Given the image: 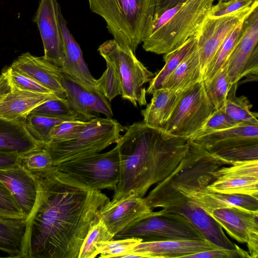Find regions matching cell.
<instances>
[{
    "label": "cell",
    "instance_id": "1",
    "mask_svg": "<svg viewBox=\"0 0 258 258\" xmlns=\"http://www.w3.org/2000/svg\"><path fill=\"white\" fill-rule=\"evenodd\" d=\"M31 173L37 196L26 218L23 258H78L90 227L109 198L56 166Z\"/></svg>",
    "mask_w": 258,
    "mask_h": 258
},
{
    "label": "cell",
    "instance_id": "2",
    "mask_svg": "<svg viewBox=\"0 0 258 258\" xmlns=\"http://www.w3.org/2000/svg\"><path fill=\"white\" fill-rule=\"evenodd\" d=\"M125 131L116 143L119 173L112 200L132 195L144 198L151 186L174 170L189 148L188 138L143 121L134 123Z\"/></svg>",
    "mask_w": 258,
    "mask_h": 258
},
{
    "label": "cell",
    "instance_id": "3",
    "mask_svg": "<svg viewBox=\"0 0 258 258\" xmlns=\"http://www.w3.org/2000/svg\"><path fill=\"white\" fill-rule=\"evenodd\" d=\"M98 51L104 59L106 68L102 76L95 80L96 87L111 101L118 95L135 106L147 104L144 85L150 82L154 74L136 56L128 47L113 39L102 44Z\"/></svg>",
    "mask_w": 258,
    "mask_h": 258
},
{
    "label": "cell",
    "instance_id": "4",
    "mask_svg": "<svg viewBox=\"0 0 258 258\" xmlns=\"http://www.w3.org/2000/svg\"><path fill=\"white\" fill-rule=\"evenodd\" d=\"M215 0H187L155 19L144 37L148 52L165 54L178 48L199 31Z\"/></svg>",
    "mask_w": 258,
    "mask_h": 258
},
{
    "label": "cell",
    "instance_id": "5",
    "mask_svg": "<svg viewBox=\"0 0 258 258\" xmlns=\"http://www.w3.org/2000/svg\"><path fill=\"white\" fill-rule=\"evenodd\" d=\"M105 20L109 32L134 53L155 19L157 0H88Z\"/></svg>",
    "mask_w": 258,
    "mask_h": 258
},
{
    "label": "cell",
    "instance_id": "6",
    "mask_svg": "<svg viewBox=\"0 0 258 258\" xmlns=\"http://www.w3.org/2000/svg\"><path fill=\"white\" fill-rule=\"evenodd\" d=\"M126 127L110 117H95L88 121L82 131L72 140L49 142L42 148L50 155L54 166L100 153L116 143Z\"/></svg>",
    "mask_w": 258,
    "mask_h": 258
},
{
    "label": "cell",
    "instance_id": "7",
    "mask_svg": "<svg viewBox=\"0 0 258 258\" xmlns=\"http://www.w3.org/2000/svg\"><path fill=\"white\" fill-rule=\"evenodd\" d=\"M134 237L142 242L170 240H206L184 216L163 210L154 213L130 228L117 233L113 239Z\"/></svg>",
    "mask_w": 258,
    "mask_h": 258
},
{
    "label": "cell",
    "instance_id": "8",
    "mask_svg": "<svg viewBox=\"0 0 258 258\" xmlns=\"http://www.w3.org/2000/svg\"><path fill=\"white\" fill-rule=\"evenodd\" d=\"M215 110L202 81L180 92L176 105L163 129L172 135L189 139Z\"/></svg>",
    "mask_w": 258,
    "mask_h": 258
},
{
    "label": "cell",
    "instance_id": "9",
    "mask_svg": "<svg viewBox=\"0 0 258 258\" xmlns=\"http://www.w3.org/2000/svg\"><path fill=\"white\" fill-rule=\"evenodd\" d=\"M58 169L93 189L113 190L118 183L119 156L116 146L112 150L69 160Z\"/></svg>",
    "mask_w": 258,
    "mask_h": 258
},
{
    "label": "cell",
    "instance_id": "10",
    "mask_svg": "<svg viewBox=\"0 0 258 258\" xmlns=\"http://www.w3.org/2000/svg\"><path fill=\"white\" fill-rule=\"evenodd\" d=\"M151 209L162 208L166 212L180 214L186 218L204 238L220 248L232 249L237 245L227 237L222 228L188 197L175 192L163 198L151 206Z\"/></svg>",
    "mask_w": 258,
    "mask_h": 258
},
{
    "label": "cell",
    "instance_id": "11",
    "mask_svg": "<svg viewBox=\"0 0 258 258\" xmlns=\"http://www.w3.org/2000/svg\"><path fill=\"white\" fill-rule=\"evenodd\" d=\"M256 7L258 0L249 6L229 14L215 18L208 16L205 19L196 35L203 77L225 38Z\"/></svg>",
    "mask_w": 258,
    "mask_h": 258
},
{
    "label": "cell",
    "instance_id": "12",
    "mask_svg": "<svg viewBox=\"0 0 258 258\" xmlns=\"http://www.w3.org/2000/svg\"><path fill=\"white\" fill-rule=\"evenodd\" d=\"M258 7L242 22L240 37L226 61L231 84L258 72Z\"/></svg>",
    "mask_w": 258,
    "mask_h": 258
},
{
    "label": "cell",
    "instance_id": "13",
    "mask_svg": "<svg viewBox=\"0 0 258 258\" xmlns=\"http://www.w3.org/2000/svg\"><path fill=\"white\" fill-rule=\"evenodd\" d=\"M216 172L218 177L204 187L206 191L258 198V159L236 161Z\"/></svg>",
    "mask_w": 258,
    "mask_h": 258
},
{
    "label": "cell",
    "instance_id": "14",
    "mask_svg": "<svg viewBox=\"0 0 258 258\" xmlns=\"http://www.w3.org/2000/svg\"><path fill=\"white\" fill-rule=\"evenodd\" d=\"M59 8L57 0H39L33 21L37 24L42 39L43 57L60 68L64 61V48L58 20Z\"/></svg>",
    "mask_w": 258,
    "mask_h": 258
},
{
    "label": "cell",
    "instance_id": "15",
    "mask_svg": "<svg viewBox=\"0 0 258 258\" xmlns=\"http://www.w3.org/2000/svg\"><path fill=\"white\" fill-rule=\"evenodd\" d=\"M152 210L148 206L144 198L132 195L110 200L99 211L96 220L103 221L114 237L152 215L154 213Z\"/></svg>",
    "mask_w": 258,
    "mask_h": 258
},
{
    "label": "cell",
    "instance_id": "16",
    "mask_svg": "<svg viewBox=\"0 0 258 258\" xmlns=\"http://www.w3.org/2000/svg\"><path fill=\"white\" fill-rule=\"evenodd\" d=\"M66 99L78 115L79 120L89 121L103 114L113 116L111 106L101 92L90 91L72 78L62 73L61 81Z\"/></svg>",
    "mask_w": 258,
    "mask_h": 258
},
{
    "label": "cell",
    "instance_id": "17",
    "mask_svg": "<svg viewBox=\"0 0 258 258\" xmlns=\"http://www.w3.org/2000/svg\"><path fill=\"white\" fill-rule=\"evenodd\" d=\"M58 20L63 40L64 58L60 67L62 73L74 79L86 89L100 92L96 87L95 80L84 61L79 44L69 30L61 11H58Z\"/></svg>",
    "mask_w": 258,
    "mask_h": 258
},
{
    "label": "cell",
    "instance_id": "18",
    "mask_svg": "<svg viewBox=\"0 0 258 258\" xmlns=\"http://www.w3.org/2000/svg\"><path fill=\"white\" fill-rule=\"evenodd\" d=\"M209 215L239 243L258 238V211L230 207L216 210Z\"/></svg>",
    "mask_w": 258,
    "mask_h": 258
},
{
    "label": "cell",
    "instance_id": "19",
    "mask_svg": "<svg viewBox=\"0 0 258 258\" xmlns=\"http://www.w3.org/2000/svg\"><path fill=\"white\" fill-rule=\"evenodd\" d=\"M12 68L31 78L59 97L66 98L61 81L60 68L50 63L43 57L27 52L19 56L12 63Z\"/></svg>",
    "mask_w": 258,
    "mask_h": 258
},
{
    "label": "cell",
    "instance_id": "20",
    "mask_svg": "<svg viewBox=\"0 0 258 258\" xmlns=\"http://www.w3.org/2000/svg\"><path fill=\"white\" fill-rule=\"evenodd\" d=\"M219 248L207 240H170L141 242L132 251L140 252L142 258H173L185 257L197 252Z\"/></svg>",
    "mask_w": 258,
    "mask_h": 258
},
{
    "label": "cell",
    "instance_id": "21",
    "mask_svg": "<svg viewBox=\"0 0 258 258\" xmlns=\"http://www.w3.org/2000/svg\"><path fill=\"white\" fill-rule=\"evenodd\" d=\"M0 180L6 185L26 218L34 207L37 182L32 173L21 164L0 170Z\"/></svg>",
    "mask_w": 258,
    "mask_h": 258
},
{
    "label": "cell",
    "instance_id": "22",
    "mask_svg": "<svg viewBox=\"0 0 258 258\" xmlns=\"http://www.w3.org/2000/svg\"><path fill=\"white\" fill-rule=\"evenodd\" d=\"M204 187L199 188L197 190H179L168 196L175 192H179L189 198L194 203L208 215L216 210L230 207H238L258 211V198L244 194L208 192L204 190Z\"/></svg>",
    "mask_w": 258,
    "mask_h": 258
},
{
    "label": "cell",
    "instance_id": "23",
    "mask_svg": "<svg viewBox=\"0 0 258 258\" xmlns=\"http://www.w3.org/2000/svg\"><path fill=\"white\" fill-rule=\"evenodd\" d=\"M191 142L200 145L210 153L241 145L258 142V125H235Z\"/></svg>",
    "mask_w": 258,
    "mask_h": 258
},
{
    "label": "cell",
    "instance_id": "24",
    "mask_svg": "<svg viewBox=\"0 0 258 258\" xmlns=\"http://www.w3.org/2000/svg\"><path fill=\"white\" fill-rule=\"evenodd\" d=\"M56 97H60L55 94H42L11 89L0 102V117L25 122L28 115L35 107L46 100Z\"/></svg>",
    "mask_w": 258,
    "mask_h": 258
},
{
    "label": "cell",
    "instance_id": "25",
    "mask_svg": "<svg viewBox=\"0 0 258 258\" xmlns=\"http://www.w3.org/2000/svg\"><path fill=\"white\" fill-rule=\"evenodd\" d=\"M24 122L0 117V150L24 154L42 147L29 134Z\"/></svg>",
    "mask_w": 258,
    "mask_h": 258
},
{
    "label": "cell",
    "instance_id": "26",
    "mask_svg": "<svg viewBox=\"0 0 258 258\" xmlns=\"http://www.w3.org/2000/svg\"><path fill=\"white\" fill-rule=\"evenodd\" d=\"M179 93L164 88L154 91L150 102L141 110L143 121L163 128L176 105Z\"/></svg>",
    "mask_w": 258,
    "mask_h": 258
},
{
    "label": "cell",
    "instance_id": "27",
    "mask_svg": "<svg viewBox=\"0 0 258 258\" xmlns=\"http://www.w3.org/2000/svg\"><path fill=\"white\" fill-rule=\"evenodd\" d=\"M202 81L203 74L196 46L182 60L162 88L180 92Z\"/></svg>",
    "mask_w": 258,
    "mask_h": 258
},
{
    "label": "cell",
    "instance_id": "28",
    "mask_svg": "<svg viewBox=\"0 0 258 258\" xmlns=\"http://www.w3.org/2000/svg\"><path fill=\"white\" fill-rule=\"evenodd\" d=\"M26 220L0 217V250L9 257H23Z\"/></svg>",
    "mask_w": 258,
    "mask_h": 258
},
{
    "label": "cell",
    "instance_id": "29",
    "mask_svg": "<svg viewBox=\"0 0 258 258\" xmlns=\"http://www.w3.org/2000/svg\"><path fill=\"white\" fill-rule=\"evenodd\" d=\"M196 46L197 38L195 36L188 39L175 49L164 54L163 59L165 64L150 81L146 93L152 94L154 91L161 88L182 60L193 51Z\"/></svg>",
    "mask_w": 258,
    "mask_h": 258
},
{
    "label": "cell",
    "instance_id": "30",
    "mask_svg": "<svg viewBox=\"0 0 258 258\" xmlns=\"http://www.w3.org/2000/svg\"><path fill=\"white\" fill-rule=\"evenodd\" d=\"M237 86L238 83L232 85L221 109L236 125H258V114L250 110L252 105L247 98L236 96Z\"/></svg>",
    "mask_w": 258,
    "mask_h": 258
},
{
    "label": "cell",
    "instance_id": "31",
    "mask_svg": "<svg viewBox=\"0 0 258 258\" xmlns=\"http://www.w3.org/2000/svg\"><path fill=\"white\" fill-rule=\"evenodd\" d=\"M243 21L237 25L220 45L203 76L204 83L209 82L227 60L240 37Z\"/></svg>",
    "mask_w": 258,
    "mask_h": 258
},
{
    "label": "cell",
    "instance_id": "32",
    "mask_svg": "<svg viewBox=\"0 0 258 258\" xmlns=\"http://www.w3.org/2000/svg\"><path fill=\"white\" fill-rule=\"evenodd\" d=\"M72 120L74 119L49 117L30 113L24 123L31 136L42 147L50 142L51 132L55 126L64 121Z\"/></svg>",
    "mask_w": 258,
    "mask_h": 258
},
{
    "label": "cell",
    "instance_id": "33",
    "mask_svg": "<svg viewBox=\"0 0 258 258\" xmlns=\"http://www.w3.org/2000/svg\"><path fill=\"white\" fill-rule=\"evenodd\" d=\"M204 83L206 94L215 109L222 108L232 85L228 76L227 62L209 82Z\"/></svg>",
    "mask_w": 258,
    "mask_h": 258
},
{
    "label": "cell",
    "instance_id": "34",
    "mask_svg": "<svg viewBox=\"0 0 258 258\" xmlns=\"http://www.w3.org/2000/svg\"><path fill=\"white\" fill-rule=\"evenodd\" d=\"M113 235L109 232L103 221L96 220L90 227L82 244L78 258H94L97 255V245L103 241L113 239Z\"/></svg>",
    "mask_w": 258,
    "mask_h": 258
},
{
    "label": "cell",
    "instance_id": "35",
    "mask_svg": "<svg viewBox=\"0 0 258 258\" xmlns=\"http://www.w3.org/2000/svg\"><path fill=\"white\" fill-rule=\"evenodd\" d=\"M30 113L53 118L78 119L77 113L66 98L56 97L49 99L35 107Z\"/></svg>",
    "mask_w": 258,
    "mask_h": 258
},
{
    "label": "cell",
    "instance_id": "36",
    "mask_svg": "<svg viewBox=\"0 0 258 258\" xmlns=\"http://www.w3.org/2000/svg\"><path fill=\"white\" fill-rule=\"evenodd\" d=\"M141 242L142 239L134 237L112 239L99 243L97 251L100 257H122Z\"/></svg>",
    "mask_w": 258,
    "mask_h": 258
},
{
    "label": "cell",
    "instance_id": "37",
    "mask_svg": "<svg viewBox=\"0 0 258 258\" xmlns=\"http://www.w3.org/2000/svg\"><path fill=\"white\" fill-rule=\"evenodd\" d=\"M229 165L236 161L258 159V142L241 145L211 153Z\"/></svg>",
    "mask_w": 258,
    "mask_h": 258
},
{
    "label": "cell",
    "instance_id": "38",
    "mask_svg": "<svg viewBox=\"0 0 258 258\" xmlns=\"http://www.w3.org/2000/svg\"><path fill=\"white\" fill-rule=\"evenodd\" d=\"M2 72L6 76L11 89L42 94H54L31 78L19 72L11 66Z\"/></svg>",
    "mask_w": 258,
    "mask_h": 258
},
{
    "label": "cell",
    "instance_id": "39",
    "mask_svg": "<svg viewBox=\"0 0 258 258\" xmlns=\"http://www.w3.org/2000/svg\"><path fill=\"white\" fill-rule=\"evenodd\" d=\"M20 164L31 172L43 171L54 166L50 155L42 147L24 154L22 156Z\"/></svg>",
    "mask_w": 258,
    "mask_h": 258
},
{
    "label": "cell",
    "instance_id": "40",
    "mask_svg": "<svg viewBox=\"0 0 258 258\" xmlns=\"http://www.w3.org/2000/svg\"><path fill=\"white\" fill-rule=\"evenodd\" d=\"M235 125L221 108L216 110L203 126L189 138V140L192 141L199 138Z\"/></svg>",
    "mask_w": 258,
    "mask_h": 258
},
{
    "label": "cell",
    "instance_id": "41",
    "mask_svg": "<svg viewBox=\"0 0 258 258\" xmlns=\"http://www.w3.org/2000/svg\"><path fill=\"white\" fill-rule=\"evenodd\" d=\"M87 123L88 121L78 119L60 123L51 132L50 142H64L73 139L82 131Z\"/></svg>",
    "mask_w": 258,
    "mask_h": 258
},
{
    "label": "cell",
    "instance_id": "42",
    "mask_svg": "<svg viewBox=\"0 0 258 258\" xmlns=\"http://www.w3.org/2000/svg\"><path fill=\"white\" fill-rule=\"evenodd\" d=\"M0 217L26 219L16 200L6 185L0 180Z\"/></svg>",
    "mask_w": 258,
    "mask_h": 258
},
{
    "label": "cell",
    "instance_id": "43",
    "mask_svg": "<svg viewBox=\"0 0 258 258\" xmlns=\"http://www.w3.org/2000/svg\"><path fill=\"white\" fill-rule=\"evenodd\" d=\"M185 257L188 258H251L248 251L236 246L232 249L219 248L197 252Z\"/></svg>",
    "mask_w": 258,
    "mask_h": 258
},
{
    "label": "cell",
    "instance_id": "44",
    "mask_svg": "<svg viewBox=\"0 0 258 258\" xmlns=\"http://www.w3.org/2000/svg\"><path fill=\"white\" fill-rule=\"evenodd\" d=\"M256 0H233L218 3L213 5L209 17H217L251 5Z\"/></svg>",
    "mask_w": 258,
    "mask_h": 258
},
{
    "label": "cell",
    "instance_id": "45",
    "mask_svg": "<svg viewBox=\"0 0 258 258\" xmlns=\"http://www.w3.org/2000/svg\"><path fill=\"white\" fill-rule=\"evenodd\" d=\"M23 154L0 150V170L13 168L21 164Z\"/></svg>",
    "mask_w": 258,
    "mask_h": 258
},
{
    "label": "cell",
    "instance_id": "46",
    "mask_svg": "<svg viewBox=\"0 0 258 258\" xmlns=\"http://www.w3.org/2000/svg\"><path fill=\"white\" fill-rule=\"evenodd\" d=\"M187 0H157L155 19L166 10L183 3Z\"/></svg>",
    "mask_w": 258,
    "mask_h": 258
},
{
    "label": "cell",
    "instance_id": "47",
    "mask_svg": "<svg viewBox=\"0 0 258 258\" xmlns=\"http://www.w3.org/2000/svg\"><path fill=\"white\" fill-rule=\"evenodd\" d=\"M9 83L5 75L2 72L0 75V102L11 91Z\"/></svg>",
    "mask_w": 258,
    "mask_h": 258
},
{
    "label": "cell",
    "instance_id": "48",
    "mask_svg": "<svg viewBox=\"0 0 258 258\" xmlns=\"http://www.w3.org/2000/svg\"><path fill=\"white\" fill-rule=\"evenodd\" d=\"M227 0H218V3H221V2H226Z\"/></svg>",
    "mask_w": 258,
    "mask_h": 258
},
{
    "label": "cell",
    "instance_id": "49",
    "mask_svg": "<svg viewBox=\"0 0 258 258\" xmlns=\"http://www.w3.org/2000/svg\"><path fill=\"white\" fill-rule=\"evenodd\" d=\"M233 1V0H227L226 1Z\"/></svg>",
    "mask_w": 258,
    "mask_h": 258
}]
</instances>
